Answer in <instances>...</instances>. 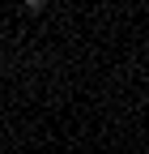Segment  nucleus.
Wrapping results in <instances>:
<instances>
[{"label":"nucleus","mask_w":149,"mask_h":154,"mask_svg":"<svg viewBox=\"0 0 149 154\" xmlns=\"http://www.w3.org/2000/svg\"><path fill=\"white\" fill-rule=\"evenodd\" d=\"M26 5H30V9H43V0H26Z\"/></svg>","instance_id":"obj_1"}]
</instances>
